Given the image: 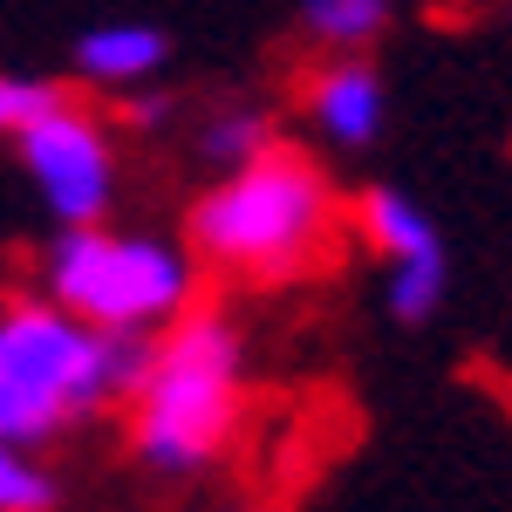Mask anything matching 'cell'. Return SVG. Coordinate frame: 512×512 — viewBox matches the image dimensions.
Wrapping results in <instances>:
<instances>
[{"label":"cell","instance_id":"obj_13","mask_svg":"<svg viewBox=\"0 0 512 512\" xmlns=\"http://www.w3.org/2000/svg\"><path fill=\"white\" fill-rule=\"evenodd\" d=\"M55 96H62V89L41 82V76H0V137H14L28 117H41Z\"/></svg>","mask_w":512,"mask_h":512},{"label":"cell","instance_id":"obj_7","mask_svg":"<svg viewBox=\"0 0 512 512\" xmlns=\"http://www.w3.org/2000/svg\"><path fill=\"white\" fill-rule=\"evenodd\" d=\"M171 41L151 21H103L76 41V69L89 82H110V89H137L144 76H158Z\"/></svg>","mask_w":512,"mask_h":512},{"label":"cell","instance_id":"obj_11","mask_svg":"<svg viewBox=\"0 0 512 512\" xmlns=\"http://www.w3.org/2000/svg\"><path fill=\"white\" fill-rule=\"evenodd\" d=\"M274 144V117L267 110H226V117H212L205 123V158L212 164H246L253 151H267Z\"/></svg>","mask_w":512,"mask_h":512},{"label":"cell","instance_id":"obj_9","mask_svg":"<svg viewBox=\"0 0 512 512\" xmlns=\"http://www.w3.org/2000/svg\"><path fill=\"white\" fill-rule=\"evenodd\" d=\"M396 0H301V35L328 55H362L390 35Z\"/></svg>","mask_w":512,"mask_h":512},{"label":"cell","instance_id":"obj_14","mask_svg":"<svg viewBox=\"0 0 512 512\" xmlns=\"http://www.w3.org/2000/svg\"><path fill=\"white\" fill-rule=\"evenodd\" d=\"M164 110H171V103H158V96H137V103H130V123H158Z\"/></svg>","mask_w":512,"mask_h":512},{"label":"cell","instance_id":"obj_12","mask_svg":"<svg viewBox=\"0 0 512 512\" xmlns=\"http://www.w3.org/2000/svg\"><path fill=\"white\" fill-rule=\"evenodd\" d=\"M48 506H55V478L21 444H0V512H48Z\"/></svg>","mask_w":512,"mask_h":512},{"label":"cell","instance_id":"obj_4","mask_svg":"<svg viewBox=\"0 0 512 512\" xmlns=\"http://www.w3.org/2000/svg\"><path fill=\"white\" fill-rule=\"evenodd\" d=\"M41 274L55 308L110 335H158L164 321H178L198 301L192 246H171L158 233H110L103 219L62 226Z\"/></svg>","mask_w":512,"mask_h":512},{"label":"cell","instance_id":"obj_5","mask_svg":"<svg viewBox=\"0 0 512 512\" xmlns=\"http://www.w3.org/2000/svg\"><path fill=\"white\" fill-rule=\"evenodd\" d=\"M14 151H21V171L35 178L41 205L62 226H96L110 212V198H117V151H110V130H103L96 110L55 96L41 117H28L14 130Z\"/></svg>","mask_w":512,"mask_h":512},{"label":"cell","instance_id":"obj_3","mask_svg":"<svg viewBox=\"0 0 512 512\" xmlns=\"http://www.w3.org/2000/svg\"><path fill=\"white\" fill-rule=\"evenodd\" d=\"M144 349L151 335H110L55 301H14L0 315V444L35 451L103 403H123Z\"/></svg>","mask_w":512,"mask_h":512},{"label":"cell","instance_id":"obj_2","mask_svg":"<svg viewBox=\"0 0 512 512\" xmlns=\"http://www.w3.org/2000/svg\"><path fill=\"white\" fill-rule=\"evenodd\" d=\"M123 403H130V451L158 478L212 472L246 417V342L233 315L192 301L178 321H164Z\"/></svg>","mask_w":512,"mask_h":512},{"label":"cell","instance_id":"obj_6","mask_svg":"<svg viewBox=\"0 0 512 512\" xmlns=\"http://www.w3.org/2000/svg\"><path fill=\"white\" fill-rule=\"evenodd\" d=\"M383 117H390V89L369 55H328L308 76V123L335 151H369L383 137Z\"/></svg>","mask_w":512,"mask_h":512},{"label":"cell","instance_id":"obj_8","mask_svg":"<svg viewBox=\"0 0 512 512\" xmlns=\"http://www.w3.org/2000/svg\"><path fill=\"white\" fill-rule=\"evenodd\" d=\"M355 226H362V239L383 260H417V253H437L444 246L437 239V219L410 192H396V185H369V192L355 198Z\"/></svg>","mask_w":512,"mask_h":512},{"label":"cell","instance_id":"obj_10","mask_svg":"<svg viewBox=\"0 0 512 512\" xmlns=\"http://www.w3.org/2000/svg\"><path fill=\"white\" fill-rule=\"evenodd\" d=\"M451 294V253H417V260H390V280H383V308H390L396 328H424V321L444 308Z\"/></svg>","mask_w":512,"mask_h":512},{"label":"cell","instance_id":"obj_1","mask_svg":"<svg viewBox=\"0 0 512 512\" xmlns=\"http://www.w3.org/2000/svg\"><path fill=\"white\" fill-rule=\"evenodd\" d=\"M335 233H342V198L328 185V171L280 137L246 164H233L212 192H198L185 219L198 267L246 280V287L308 274L335 246Z\"/></svg>","mask_w":512,"mask_h":512}]
</instances>
